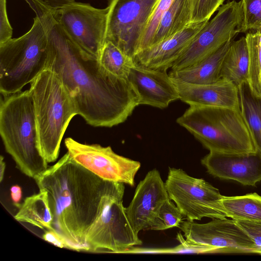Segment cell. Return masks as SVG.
I'll use <instances>...</instances> for the list:
<instances>
[{"instance_id": "35", "label": "cell", "mask_w": 261, "mask_h": 261, "mask_svg": "<svg viewBox=\"0 0 261 261\" xmlns=\"http://www.w3.org/2000/svg\"><path fill=\"white\" fill-rule=\"evenodd\" d=\"M48 8L52 10H59L75 3L74 0H42Z\"/></svg>"}, {"instance_id": "32", "label": "cell", "mask_w": 261, "mask_h": 261, "mask_svg": "<svg viewBox=\"0 0 261 261\" xmlns=\"http://www.w3.org/2000/svg\"><path fill=\"white\" fill-rule=\"evenodd\" d=\"M234 220L254 242L261 252V221Z\"/></svg>"}, {"instance_id": "13", "label": "cell", "mask_w": 261, "mask_h": 261, "mask_svg": "<svg viewBox=\"0 0 261 261\" xmlns=\"http://www.w3.org/2000/svg\"><path fill=\"white\" fill-rule=\"evenodd\" d=\"M178 227L191 243L211 246L219 253H255L260 250L233 219H213L200 224L182 221Z\"/></svg>"}, {"instance_id": "14", "label": "cell", "mask_w": 261, "mask_h": 261, "mask_svg": "<svg viewBox=\"0 0 261 261\" xmlns=\"http://www.w3.org/2000/svg\"><path fill=\"white\" fill-rule=\"evenodd\" d=\"M169 199L160 173L156 169L148 172L138 184L126 213L135 234L150 229L162 205Z\"/></svg>"}, {"instance_id": "18", "label": "cell", "mask_w": 261, "mask_h": 261, "mask_svg": "<svg viewBox=\"0 0 261 261\" xmlns=\"http://www.w3.org/2000/svg\"><path fill=\"white\" fill-rule=\"evenodd\" d=\"M209 21V20H208ZM208 21L191 23L174 36L137 53L136 63L144 67L167 70Z\"/></svg>"}, {"instance_id": "3", "label": "cell", "mask_w": 261, "mask_h": 261, "mask_svg": "<svg viewBox=\"0 0 261 261\" xmlns=\"http://www.w3.org/2000/svg\"><path fill=\"white\" fill-rule=\"evenodd\" d=\"M0 135L16 167L36 179L48 168L38 142L34 106L29 90L1 97Z\"/></svg>"}, {"instance_id": "25", "label": "cell", "mask_w": 261, "mask_h": 261, "mask_svg": "<svg viewBox=\"0 0 261 261\" xmlns=\"http://www.w3.org/2000/svg\"><path fill=\"white\" fill-rule=\"evenodd\" d=\"M97 59L105 72L122 79H127L135 63L133 57L110 41H105Z\"/></svg>"}, {"instance_id": "21", "label": "cell", "mask_w": 261, "mask_h": 261, "mask_svg": "<svg viewBox=\"0 0 261 261\" xmlns=\"http://www.w3.org/2000/svg\"><path fill=\"white\" fill-rule=\"evenodd\" d=\"M190 23L191 10L190 0H174L162 16L150 46L174 36Z\"/></svg>"}, {"instance_id": "27", "label": "cell", "mask_w": 261, "mask_h": 261, "mask_svg": "<svg viewBox=\"0 0 261 261\" xmlns=\"http://www.w3.org/2000/svg\"><path fill=\"white\" fill-rule=\"evenodd\" d=\"M180 244L170 248H140L131 247L125 253H219L215 247L193 244L185 240L180 233L177 234Z\"/></svg>"}, {"instance_id": "22", "label": "cell", "mask_w": 261, "mask_h": 261, "mask_svg": "<svg viewBox=\"0 0 261 261\" xmlns=\"http://www.w3.org/2000/svg\"><path fill=\"white\" fill-rule=\"evenodd\" d=\"M39 191L25 198L14 218L18 222L28 223L42 229L55 230L48 194L45 191Z\"/></svg>"}, {"instance_id": "30", "label": "cell", "mask_w": 261, "mask_h": 261, "mask_svg": "<svg viewBox=\"0 0 261 261\" xmlns=\"http://www.w3.org/2000/svg\"><path fill=\"white\" fill-rule=\"evenodd\" d=\"M173 1L159 0L141 39L137 53L150 46L162 16L170 7Z\"/></svg>"}, {"instance_id": "37", "label": "cell", "mask_w": 261, "mask_h": 261, "mask_svg": "<svg viewBox=\"0 0 261 261\" xmlns=\"http://www.w3.org/2000/svg\"><path fill=\"white\" fill-rule=\"evenodd\" d=\"M6 164L4 161V158L3 155L0 156V182H1L4 178Z\"/></svg>"}, {"instance_id": "20", "label": "cell", "mask_w": 261, "mask_h": 261, "mask_svg": "<svg viewBox=\"0 0 261 261\" xmlns=\"http://www.w3.org/2000/svg\"><path fill=\"white\" fill-rule=\"evenodd\" d=\"M249 55L245 37L232 41L223 60L221 79H226L237 86L248 82Z\"/></svg>"}, {"instance_id": "12", "label": "cell", "mask_w": 261, "mask_h": 261, "mask_svg": "<svg viewBox=\"0 0 261 261\" xmlns=\"http://www.w3.org/2000/svg\"><path fill=\"white\" fill-rule=\"evenodd\" d=\"M64 144L73 161L100 178L134 186L139 162L116 153L110 146L83 144L70 137L65 139Z\"/></svg>"}, {"instance_id": "8", "label": "cell", "mask_w": 261, "mask_h": 261, "mask_svg": "<svg viewBox=\"0 0 261 261\" xmlns=\"http://www.w3.org/2000/svg\"><path fill=\"white\" fill-rule=\"evenodd\" d=\"M165 183L169 199L187 220L227 217L222 203L224 196L203 179L192 177L181 169L170 167Z\"/></svg>"}, {"instance_id": "11", "label": "cell", "mask_w": 261, "mask_h": 261, "mask_svg": "<svg viewBox=\"0 0 261 261\" xmlns=\"http://www.w3.org/2000/svg\"><path fill=\"white\" fill-rule=\"evenodd\" d=\"M52 10L71 39L84 51L97 58L106 40L108 7L96 8L89 4L75 2Z\"/></svg>"}, {"instance_id": "23", "label": "cell", "mask_w": 261, "mask_h": 261, "mask_svg": "<svg viewBox=\"0 0 261 261\" xmlns=\"http://www.w3.org/2000/svg\"><path fill=\"white\" fill-rule=\"evenodd\" d=\"M240 110L256 151L261 155V98L251 91L247 82L238 87Z\"/></svg>"}, {"instance_id": "17", "label": "cell", "mask_w": 261, "mask_h": 261, "mask_svg": "<svg viewBox=\"0 0 261 261\" xmlns=\"http://www.w3.org/2000/svg\"><path fill=\"white\" fill-rule=\"evenodd\" d=\"M172 79L177 89L179 99L190 106L240 110L238 87L226 79H221L212 84L201 85Z\"/></svg>"}, {"instance_id": "28", "label": "cell", "mask_w": 261, "mask_h": 261, "mask_svg": "<svg viewBox=\"0 0 261 261\" xmlns=\"http://www.w3.org/2000/svg\"><path fill=\"white\" fill-rule=\"evenodd\" d=\"M184 217L176 205L169 199L161 207L150 229L163 230L174 227H178Z\"/></svg>"}, {"instance_id": "36", "label": "cell", "mask_w": 261, "mask_h": 261, "mask_svg": "<svg viewBox=\"0 0 261 261\" xmlns=\"http://www.w3.org/2000/svg\"><path fill=\"white\" fill-rule=\"evenodd\" d=\"M10 195L13 204L19 208L21 204L20 201L22 198L21 188L18 185H14L10 188Z\"/></svg>"}, {"instance_id": "5", "label": "cell", "mask_w": 261, "mask_h": 261, "mask_svg": "<svg viewBox=\"0 0 261 261\" xmlns=\"http://www.w3.org/2000/svg\"><path fill=\"white\" fill-rule=\"evenodd\" d=\"M176 122L210 151L224 153L256 152L240 110L192 105Z\"/></svg>"}, {"instance_id": "34", "label": "cell", "mask_w": 261, "mask_h": 261, "mask_svg": "<svg viewBox=\"0 0 261 261\" xmlns=\"http://www.w3.org/2000/svg\"><path fill=\"white\" fill-rule=\"evenodd\" d=\"M42 239L57 247L77 251L75 246L55 230H45L42 236Z\"/></svg>"}, {"instance_id": "31", "label": "cell", "mask_w": 261, "mask_h": 261, "mask_svg": "<svg viewBox=\"0 0 261 261\" xmlns=\"http://www.w3.org/2000/svg\"><path fill=\"white\" fill-rule=\"evenodd\" d=\"M225 0H190L191 23L208 21Z\"/></svg>"}, {"instance_id": "26", "label": "cell", "mask_w": 261, "mask_h": 261, "mask_svg": "<svg viewBox=\"0 0 261 261\" xmlns=\"http://www.w3.org/2000/svg\"><path fill=\"white\" fill-rule=\"evenodd\" d=\"M249 55L248 84L261 98V31H250L245 36Z\"/></svg>"}, {"instance_id": "1", "label": "cell", "mask_w": 261, "mask_h": 261, "mask_svg": "<svg viewBox=\"0 0 261 261\" xmlns=\"http://www.w3.org/2000/svg\"><path fill=\"white\" fill-rule=\"evenodd\" d=\"M45 30L48 54L45 69L56 73L71 95L80 115L94 127L124 122L139 105L128 79L105 72L97 58L80 48L41 0H27Z\"/></svg>"}, {"instance_id": "9", "label": "cell", "mask_w": 261, "mask_h": 261, "mask_svg": "<svg viewBox=\"0 0 261 261\" xmlns=\"http://www.w3.org/2000/svg\"><path fill=\"white\" fill-rule=\"evenodd\" d=\"M243 18L242 0L222 5L216 15L195 35L171 66L176 71L210 56L239 33Z\"/></svg>"}, {"instance_id": "2", "label": "cell", "mask_w": 261, "mask_h": 261, "mask_svg": "<svg viewBox=\"0 0 261 261\" xmlns=\"http://www.w3.org/2000/svg\"><path fill=\"white\" fill-rule=\"evenodd\" d=\"M48 194L53 227L77 251H88L87 232L113 182L104 180L73 161L66 152L35 179Z\"/></svg>"}, {"instance_id": "33", "label": "cell", "mask_w": 261, "mask_h": 261, "mask_svg": "<svg viewBox=\"0 0 261 261\" xmlns=\"http://www.w3.org/2000/svg\"><path fill=\"white\" fill-rule=\"evenodd\" d=\"M7 0H0V44L12 39L13 29L9 22L6 3Z\"/></svg>"}, {"instance_id": "16", "label": "cell", "mask_w": 261, "mask_h": 261, "mask_svg": "<svg viewBox=\"0 0 261 261\" xmlns=\"http://www.w3.org/2000/svg\"><path fill=\"white\" fill-rule=\"evenodd\" d=\"M127 79L138 96L139 105L164 109L179 99L177 89L166 70L149 68L135 63Z\"/></svg>"}, {"instance_id": "19", "label": "cell", "mask_w": 261, "mask_h": 261, "mask_svg": "<svg viewBox=\"0 0 261 261\" xmlns=\"http://www.w3.org/2000/svg\"><path fill=\"white\" fill-rule=\"evenodd\" d=\"M232 40L227 41L216 51L191 66L171 71L173 79L195 84H209L221 79L220 71L224 58Z\"/></svg>"}, {"instance_id": "29", "label": "cell", "mask_w": 261, "mask_h": 261, "mask_svg": "<svg viewBox=\"0 0 261 261\" xmlns=\"http://www.w3.org/2000/svg\"><path fill=\"white\" fill-rule=\"evenodd\" d=\"M243 18L239 33L261 31V0H242Z\"/></svg>"}, {"instance_id": "10", "label": "cell", "mask_w": 261, "mask_h": 261, "mask_svg": "<svg viewBox=\"0 0 261 261\" xmlns=\"http://www.w3.org/2000/svg\"><path fill=\"white\" fill-rule=\"evenodd\" d=\"M159 0H108L105 41L134 57Z\"/></svg>"}, {"instance_id": "7", "label": "cell", "mask_w": 261, "mask_h": 261, "mask_svg": "<svg viewBox=\"0 0 261 261\" xmlns=\"http://www.w3.org/2000/svg\"><path fill=\"white\" fill-rule=\"evenodd\" d=\"M124 190V184L113 182L102 196L99 212L86 236L89 252L124 253L142 244L127 217L123 204Z\"/></svg>"}, {"instance_id": "6", "label": "cell", "mask_w": 261, "mask_h": 261, "mask_svg": "<svg viewBox=\"0 0 261 261\" xmlns=\"http://www.w3.org/2000/svg\"><path fill=\"white\" fill-rule=\"evenodd\" d=\"M48 54L47 35L35 16L22 36L0 44V92L6 96L21 91L44 69Z\"/></svg>"}, {"instance_id": "4", "label": "cell", "mask_w": 261, "mask_h": 261, "mask_svg": "<svg viewBox=\"0 0 261 261\" xmlns=\"http://www.w3.org/2000/svg\"><path fill=\"white\" fill-rule=\"evenodd\" d=\"M38 147L47 163L55 162L72 118L78 115L75 103L54 71L44 69L31 83Z\"/></svg>"}, {"instance_id": "15", "label": "cell", "mask_w": 261, "mask_h": 261, "mask_svg": "<svg viewBox=\"0 0 261 261\" xmlns=\"http://www.w3.org/2000/svg\"><path fill=\"white\" fill-rule=\"evenodd\" d=\"M207 172L214 177L255 186L261 180V155L257 151L224 153L210 151L201 160Z\"/></svg>"}, {"instance_id": "24", "label": "cell", "mask_w": 261, "mask_h": 261, "mask_svg": "<svg viewBox=\"0 0 261 261\" xmlns=\"http://www.w3.org/2000/svg\"><path fill=\"white\" fill-rule=\"evenodd\" d=\"M222 203L227 217L233 220L261 221V196L256 193L224 196Z\"/></svg>"}]
</instances>
